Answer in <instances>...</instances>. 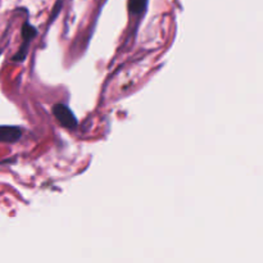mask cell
Instances as JSON below:
<instances>
[{
  "instance_id": "277c9868",
  "label": "cell",
  "mask_w": 263,
  "mask_h": 263,
  "mask_svg": "<svg viewBox=\"0 0 263 263\" xmlns=\"http://www.w3.org/2000/svg\"><path fill=\"white\" fill-rule=\"evenodd\" d=\"M36 33H37V31H36L30 23H25L22 28V37H23V41H25L23 44H27L28 45V43L35 37Z\"/></svg>"
},
{
  "instance_id": "5b68a950",
  "label": "cell",
  "mask_w": 263,
  "mask_h": 263,
  "mask_svg": "<svg viewBox=\"0 0 263 263\" xmlns=\"http://www.w3.org/2000/svg\"><path fill=\"white\" fill-rule=\"evenodd\" d=\"M0 54H2V51H0Z\"/></svg>"
},
{
  "instance_id": "7a4b0ae2",
  "label": "cell",
  "mask_w": 263,
  "mask_h": 263,
  "mask_svg": "<svg viewBox=\"0 0 263 263\" xmlns=\"http://www.w3.org/2000/svg\"><path fill=\"white\" fill-rule=\"evenodd\" d=\"M22 136V131L15 126H0V141L3 143H15Z\"/></svg>"
},
{
  "instance_id": "3957f363",
  "label": "cell",
  "mask_w": 263,
  "mask_h": 263,
  "mask_svg": "<svg viewBox=\"0 0 263 263\" xmlns=\"http://www.w3.org/2000/svg\"><path fill=\"white\" fill-rule=\"evenodd\" d=\"M148 0H128V9L134 14H140L145 10Z\"/></svg>"
},
{
  "instance_id": "6da1fadb",
  "label": "cell",
  "mask_w": 263,
  "mask_h": 263,
  "mask_svg": "<svg viewBox=\"0 0 263 263\" xmlns=\"http://www.w3.org/2000/svg\"><path fill=\"white\" fill-rule=\"evenodd\" d=\"M53 115L55 116L57 121L63 127L68 130H74L77 127V118L71 109L64 104H55L53 107Z\"/></svg>"
}]
</instances>
